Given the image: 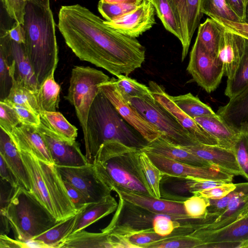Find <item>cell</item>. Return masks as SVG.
<instances>
[{
  "mask_svg": "<svg viewBox=\"0 0 248 248\" xmlns=\"http://www.w3.org/2000/svg\"><path fill=\"white\" fill-rule=\"evenodd\" d=\"M58 28L67 46L82 61L113 75H128L141 67L145 48L135 38L124 35L85 7L62 6Z\"/></svg>",
  "mask_w": 248,
  "mask_h": 248,
  "instance_id": "6da1fadb",
  "label": "cell"
},
{
  "mask_svg": "<svg viewBox=\"0 0 248 248\" xmlns=\"http://www.w3.org/2000/svg\"><path fill=\"white\" fill-rule=\"evenodd\" d=\"M140 152L115 140L101 145L93 164L110 192L119 189L153 196L140 163Z\"/></svg>",
  "mask_w": 248,
  "mask_h": 248,
  "instance_id": "7a4b0ae2",
  "label": "cell"
},
{
  "mask_svg": "<svg viewBox=\"0 0 248 248\" xmlns=\"http://www.w3.org/2000/svg\"><path fill=\"white\" fill-rule=\"evenodd\" d=\"M23 27L25 31L26 53L33 67L38 87L59 61L55 23L50 9L30 1L26 5Z\"/></svg>",
  "mask_w": 248,
  "mask_h": 248,
  "instance_id": "3957f363",
  "label": "cell"
},
{
  "mask_svg": "<svg viewBox=\"0 0 248 248\" xmlns=\"http://www.w3.org/2000/svg\"><path fill=\"white\" fill-rule=\"evenodd\" d=\"M109 140L140 149L148 142L123 118L100 91L88 114L87 136L84 140L85 155L88 163H93L101 145Z\"/></svg>",
  "mask_w": 248,
  "mask_h": 248,
  "instance_id": "277c9868",
  "label": "cell"
},
{
  "mask_svg": "<svg viewBox=\"0 0 248 248\" xmlns=\"http://www.w3.org/2000/svg\"><path fill=\"white\" fill-rule=\"evenodd\" d=\"M28 172L30 191L58 222L77 214L57 166L20 152Z\"/></svg>",
  "mask_w": 248,
  "mask_h": 248,
  "instance_id": "5b68a950",
  "label": "cell"
},
{
  "mask_svg": "<svg viewBox=\"0 0 248 248\" xmlns=\"http://www.w3.org/2000/svg\"><path fill=\"white\" fill-rule=\"evenodd\" d=\"M6 216L15 239L22 241L36 237L58 222L30 191L20 186L15 189Z\"/></svg>",
  "mask_w": 248,
  "mask_h": 248,
  "instance_id": "8992f818",
  "label": "cell"
},
{
  "mask_svg": "<svg viewBox=\"0 0 248 248\" xmlns=\"http://www.w3.org/2000/svg\"><path fill=\"white\" fill-rule=\"evenodd\" d=\"M110 79L102 71L90 66H75L72 69L68 93L65 98L75 108L84 140L87 136L88 114L100 92L98 86Z\"/></svg>",
  "mask_w": 248,
  "mask_h": 248,
  "instance_id": "52a82bcc",
  "label": "cell"
},
{
  "mask_svg": "<svg viewBox=\"0 0 248 248\" xmlns=\"http://www.w3.org/2000/svg\"><path fill=\"white\" fill-rule=\"evenodd\" d=\"M128 102L146 120L156 126L163 133L161 136L171 143L179 146L200 143L174 116L155 100L152 94L133 97Z\"/></svg>",
  "mask_w": 248,
  "mask_h": 248,
  "instance_id": "ba28073f",
  "label": "cell"
},
{
  "mask_svg": "<svg viewBox=\"0 0 248 248\" xmlns=\"http://www.w3.org/2000/svg\"><path fill=\"white\" fill-rule=\"evenodd\" d=\"M186 70L194 81L208 93L216 90L224 75L222 62L209 53L197 37L190 52Z\"/></svg>",
  "mask_w": 248,
  "mask_h": 248,
  "instance_id": "9c48e42d",
  "label": "cell"
},
{
  "mask_svg": "<svg viewBox=\"0 0 248 248\" xmlns=\"http://www.w3.org/2000/svg\"><path fill=\"white\" fill-rule=\"evenodd\" d=\"M189 234L202 241L201 248H248V216L218 229L195 228Z\"/></svg>",
  "mask_w": 248,
  "mask_h": 248,
  "instance_id": "30bf717a",
  "label": "cell"
},
{
  "mask_svg": "<svg viewBox=\"0 0 248 248\" xmlns=\"http://www.w3.org/2000/svg\"><path fill=\"white\" fill-rule=\"evenodd\" d=\"M98 86L99 90L109 100L123 118L148 142L154 141L163 135L156 126L146 120L124 98L115 84L114 78Z\"/></svg>",
  "mask_w": 248,
  "mask_h": 248,
  "instance_id": "8fae6325",
  "label": "cell"
},
{
  "mask_svg": "<svg viewBox=\"0 0 248 248\" xmlns=\"http://www.w3.org/2000/svg\"><path fill=\"white\" fill-rule=\"evenodd\" d=\"M57 167L63 180L80 191L89 203L96 202L110 194L99 177L93 164Z\"/></svg>",
  "mask_w": 248,
  "mask_h": 248,
  "instance_id": "7c38bea8",
  "label": "cell"
},
{
  "mask_svg": "<svg viewBox=\"0 0 248 248\" xmlns=\"http://www.w3.org/2000/svg\"><path fill=\"white\" fill-rule=\"evenodd\" d=\"M164 175L176 178L191 176L200 179L222 180L232 183L234 176L229 174L218 167H198L175 160L165 156L150 152H145Z\"/></svg>",
  "mask_w": 248,
  "mask_h": 248,
  "instance_id": "4fadbf2b",
  "label": "cell"
},
{
  "mask_svg": "<svg viewBox=\"0 0 248 248\" xmlns=\"http://www.w3.org/2000/svg\"><path fill=\"white\" fill-rule=\"evenodd\" d=\"M37 128L57 166L76 167L88 163L76 140L70 141L61 138L42 122Z\"/></svg>",
  "mask_w": 248,
  "mask_h": 248,
  "instance_id": "5bb4252c",
  "label": "cell"
},
{
  "mask_svg": "<svg viewBox=\"0 0 248 248\" xmlns=\"http://www.w3.org/2000/svg\"><path fill=\"white\" fill-rule=\"evenodd\" d=\"M119 199L155 214H165L178 220H193L187 216L183 201L157 198L143 193L115 189Z\"/></svg>",
  "mask_w": 248,
  "mask_h": 248,
  "instance_id": "9a60e30c",
  "label": "cell"
},
{
  "mask_svg": "<svg viewBox=\"0 0 248 248\" xmlns=\"http://www.w3.org/2000/svg\"><path fill=\"white\" fill-rule=\"evenodd\" d=\"M155 14L151 0H143L131 12L112 21H105V23L120 33L136 38L155 23Z\"/></svg>",
  "mask_w": 248,
  "mask_h": 248,
  "instance_id": "2e32d148",
  "label": "cell"
},
{
  "mask_svg": "<svg viewBox=\"0 0 248 248\" xmlns=\"http://www.w3.org/2000/svg\"><path fill=\"white\" fill-rule=\"evenodd\" d=\"M149 87L154 97L169 111L178 122L199 142L218 146L217 140L204 130L195 120L181 109L172 100L165 88L154 81H150Z\"/></svg>",
  "mask_w": 248,
  "mask_h": 248,
  "instance_id": "e0dca14e",
  "label": "cell"
},
{
  "mask_svg": "<svg viewBox=\"0 0 248 248\" xmlns=\"http://www.w3.org/2000/svg\"><path fill=\"white\" fill-rule=\"evenodd\" d=\"M219 25L220 33L217 57L223 64L227 80H230L234 76L242 58L246 39Z\"/></svg>",
  "mask_w": 248,
  "mask_h": 248,
  "instance_id": "ac0fdd59",
  "label": "cell"
},
{
  "mask_svg": "<svg viewBox=\"0 0 248 248\" xmlns=\"http://www.w3.org/2000/svg\"><path fill=\"white\" fill-rule=\"evenodd\" d=\"M175 8L182 32V61L186 58L195 31L200 24L203 14L202 0H171Z\"/></svg>",
  "mask_w": 248,
  "mask_h": 248,
  "instance_id": "d6986e66",
  "label": "cell"
},
{
  "mask_svg": "<svg viewBox=\"0 0 248 248\" xmlns=\"http://www.w3.org/2000/svg\"><path fill=\"white\" fill-rule=\"evenodd\" d=\"M5 132L19 152L31 154L40 160L54 164L37 127L20 124L11 131Z\"/></svg>",
  "mask_w": 248,
  "mask_h": 248,
  "instance_id": "ffe728a7",
  "label": "cell"
},
{
  "mask_svg": "<svg viewBox=\"0 0 248 248\" xmlns=\"http://www.w3.org/2000/svg\"><path fill=\"white\" fill-rule=\"evenodd\" d=\"M187 152L209 162L224 172L234 176L242 173L234 151L217 145L198 143L190 146H181Z\"/></svg>",
  "mask_w": 248,
  "mask_h": 248,
  "instance_id": "44dd1931",
  "label": "cell"
},
{
  "mask_svg": "<svg viewBox=\"0 0 248 248\" xmlns=\"http://www.w3.org/2000/svg\"><path fill=\"white\" fill-rule=\"evenodd\" d=\"M216 113L236 131L248 134V86L220 107Z\"/></svg>",
  "mask_w": 248,
  "mask_h": 248,
  "instance_id": "7402d4cb",
  "label": "cell"
},
{
  "mask_svg": "<svg viewBox=\"0 0 248 248\" xmlns=\"http://www.w3.org/2000/svg\"><path fill=\"white\" fill-rule=\"evenodd\" d=\"M140 150L198 167L213 165L207 161L187 152L181 146L171 143L161 136L152 142H147Z\"/></svg>",
  "mask_w": 248,
  "mask_h": 248,
  "instance_id": "603a6c76",
  "label": "cell"
},
{
  "mask_svg": "<svg viewBox=\"0 0 248 248\" xmlns=\"http://www.w3.org/2000/svg\"><path fill=\"white\" fill-rule=\"evenodd\" d=\"M193 119L217 140L218 146L234 151L240 133L229 126L218 115Z\"/></svg>",
  "mask_w": 248,
  "mask_h": 248,
  "instance_id": "cb8c5ba5",
  "label": "cell"
},
{
  "mask_svg": "<svg viewBox=\"0 0 248 248\" xmlns=\"http://www.w3.org/2000/svg\"><path fill=\"white\" fill-rule=\"evenodd\" d=\"M0 156L18 179L20 186L31 190L28 172L21 158L20 152L8 134L0 128Z\"/></svg>",
  "mask_w": 248,
  "mask_h": 248,
  "instance_id": "d4e9b609",
  "label": "cell"
},
{
  "mask_svg": "<svg viewBox=\"0 0 248 248\" xmlns=\"http://www.w3.org/2000/svg\"><path fill=\"white\" fill-rule=\"evenodd\" d=\"M118 205V203L111 194L96 202L87 204L80 210L71 233L84 230L93 223L111 214L116 211Z\"/></svg>",
  "mask_w": 248,
  "mask_h": 248,
  "instance_id": "484cf974",
  "label": "cell"
},
{
  "mask_svg": "<svg viewBox=\"0 0 248 248\" xmlns=\"http://www.w3.org/2000/svg\"><path fill=\"white\" fill-rule=\"evenodd\" d=\"M10 45L15 63V79L26 88L36 92L38 88L37 78L25 50L24 44L11 40Z\"/></svg>",
  "mask_w": 248,
  "mask_h": 248,
  "instance_id": "4316f807",
  "label": "cell"
},
{
  "mask_svg": "<svg viewBox=\"0 0 248 248\" xmlns=\"http://www.w3.org/2000/svg\"><path fill=\"white\" fill-rule=\"evenodd\" d=\"M0 37V100L8 96L15 74V63L11 49V39L8 29L1 27Z\"/></svg>",
  "mask_w": 248,
  "mask_h": 248,
  "instance_id": "83f0119b",
  "label": "cell"
},
{
  "mask_svg": "<svg viewBox=\"0 0 248 248\" xmlns=\"http://www.w3.org/2000/svg\"><path fill=\"white\" fill-rule=\"evenodd\" d=\"M112 248L109 234L82 230L71 233L59 244L58 248Z\"/></svg>",
  "mask_w": 248,
  "mask_h": 248,
  "instance_id": "f1b7e54d",
  "label": "cell"
},
{
  "mask_svg": "<svg viewBox=\"0 0 248 248\" xmlns=\"http://www.w3.org/2000/svg\"><path fill=\"white\" fill-rule=\"evenodd\" d=\"M248 202V182L236 184L234 194L225 210L213 221L206 224H199L196 227L217 229L223 225Z\"/></svg>",
  "mask_w": 248,
  "mask_h": 248,
  "instance_id": "f546056e",
  "label": "cell"
},
{
  "mask_svg": "<svg viewBox=\"0 0 248 248\" xmlns=\"http://www.w3.org/2000/svg\"><path fill=\"white\" fill-rule=\"evenodd\" d=\"M55 70L47 77L35 92L40 113L45 111H56L59 107L61 87L55 81Z\"/></svg>",
  "mask_w": 248,
  "mask_h": 248,
  "instance_id": "4dcf8cb0",
  "label": "cell"
},
{
  "mask_svg": "<svg viewBox=\"0 0 248 248\" xmlns=\"http://www.w3.org/2000/svg\"><path fill=\"white\" fill-rule=\"evenodd\" d=\"M80 210L77 214L58 222L50 229L32 239L44 243L48 248H58L60 242L72 233Z\"/></svg>",
  "mask_w": 248,
  "mask_h": 248,
  "instance_id": "1f68e13d",
  "label": "cell"
},
{
  "mask_svg": "<svg viewBox=\"0 0 248 248\" xmlns=\"http://www.w3.org/2000/svg\"><path fill=\"white\" fill-rule=\"evenodd\" d=\"M41 122L61 138L70 141L76 140L77 128L69 122L59 111H45L40 113Z\"/></svg>",
  "mask_w": 248,
  "mask_h": 248,
  "instance_id": "d6a6232c",
  "label": "cell"
},
{
  "mask_svg": "<svg viewBox=\"0 0 248 248\" xmlns=\"http://www.w3.org/2000/svg\"><path fill=\"white\" fill-rule=\"evenodd\" d=\"M157 16L165 28L181 42L182 32L179 20L171 0H151Z\"/></svg>",
  "mask_w": 248,
  "mask_h": 248,
  "instance_id": "836d02e7",
  "label": "cell"
},
{
  "mask_svg": "<svg viewBox=\"0 0 248 248\" xmlns=\"http://www.w3.org/2000/svg\"><path fill=\"white\" fill-rule=\"evenodd\" d=\"M170 96L181 109L192 118L197 117L215 116L217 115L210 107L202 102L198 97L194 96L190 93Z\"/></svg>",
  "mask_w": 248,
  "mask_h": 248,
  "instance_id": "e575fe53",
  "label": "cell"
},
{
  "mask_svg": "<svg viewBox=\"0 0 248 248\" xmlns=\"http://www.w3.org/2000/svg\"><path fill=\"white\" fill-rule=\"evenodd\" d=\"M220 33V25L212 18H207L199 26L196 37L209 53L217 57Z\"/></svg>",
  "mask_w": 248,
  "mask_h": 248,
  "instance_id": "d590c367",
  "label": "cell"
},
{
  "mask_svg": "<svg viewBox=\"0 0 248 248\" xmlns=\"http://www.w3.org/2000/svg\"><path fill=\"white\" fill-rule=\"evenodd\" d=\"M14 76L9 94L3 101L22 106L40 114L35 92L26 88L16 80Z\"/></svg>",
  "mask_w": 248,
  "mask_h": 248,
  "instance_id": "8d00e7d4",
  "label": "cell"
},
{
  "mask_svg": "<svg viewBox=\"0 0 248 248\" xmlns=\"http://www.w3.org/2000/svg\"><path fill=\"white\" fill-rule=\"evenodd\" d=\"M248 86V40L246 39L244 52L233 78L227 81L225 94L230 99Z\"/></svg>",
  "mask_w": 248,
  "mask_h": 248,
  "instance_id": "74e56055",
  "label": "cell"
},
{
  "mask_svg": "<svg viewBox=\"0 0 248 248\" xmlns=\"http://www.w3.org/2000/svg\"><path fill=\"white\" fill-rule=\"evenodd\" d=\"M140 163L152 193L153 196L161 198V181L164 176L163 173L150 158L148 155L141 151L139 153Z\"/></svg>",
  "mask_w": 248,
  "mask_h": 248,
  "instance_id": "f35d334b",
  "label": "cell"
},
{
  "mask_svg": "<svg viewBox=\"0 0 248 248\" xmlns=\"http://www.w3.org/2000/svg\"><path fill=\"white\" fill-rule=\"evenodd\" d=\"M203 243L189 233L171 234L162 240L147 245L144 248H201Z\"/></svg>",
  "mask_w": 248,
  "mask_h": 248,
  "instance_id": "ab89813d",
  "label": "cell"
},
{
  "mask_svg": "<svg viewBox=\"0 0 248 248\" xmlns=\"http://www.w3.org/2000/svg\"><path fill=\"white\" fill-rule=\"evenodd\" d=\"M116 86L127 101L133 97H142L152 94L149 87L139 83L127 75H121L114 78Z\"/></svg>",
  "mask_w": 248,
  "mask_h": 248,
  "instance_id": "60d3db41",
  "label": "cell"
},
{
  "mask_svg": "<svg viewBox=\"0 0 248 248\" xmlns=\"http://www.w3.org/2000/svg\"><path fill=\"white\" fill-rule=\"evenodd\" d=\"M202 12L209 17L218 16L229 20L243 22L230 9L226 0H202Z\"/></svg>",
  "mask_w": 248,
  "mask_h": 248,
  "instance_id": "b9f144b4",
  "label": "cell"
},
{
  "mask_svg": "<svg viewBox=\"0 0 248 248\" xmlns=\"http://www.w3.org/2000/svg\"><path fill=\"white\" fill-rule=\"evenodd\" d=\"M187 216L193 220H202L206 218L209 199L201 195L194 194L183 201Z\"/></svg>",
  "mask_w": 248,
  "mask_h": 248,
  "instance_id": "7bdbcfd3",
  "label": "cell"
},
{
  "mask_svg": "<svg viewBox=\"0 0 248 248\" xmlns=\"http://www.w3.org/2000/svg\"><path fill=\"white\" fill-rule=\"evenodd\" d=\"M170 235L162 236L156 233L153 228H149L133 230L126 234L123 235L127 237L129 241L137 248H144V247L147 245L167 238Z\"/></svg>",
  "mask_w": 248,
  "mask_h": 248,
  "instance_id": "ee69618b",
  "label": "cell"
},
{
  "mask_svg": "<svg viewBox=\"0 0 248 248\" xmlns=\"http://www.w3.org/2000/svg\"><path fill=\"white\" fill-rule=\"evenodd\" d=\"M138 5L130 4H113L101 0L97 5L98 10L106 21H111L135 9Z\"/></svg>",
  "mask_w": 248,
  "mask_h": 248,
  "instance_id": "f6af8a7d",
  "label": "cell"
},
{
  "mask_svg": "<svg viewBox=\"0 0 248 248\" xmlns=\"http://www.w3.org/2000/svg\"><path fill=\"white\" fill-rule=\"evenodd\" d=\"M181 223L170 216L165 214H155L154 217L152 228L154 231L162 236L170 235L176 229L181 227Z\"/></svg>",
  "mask_w": 248,
  "mask_h": 248,
  "instance_id": "bcb514c9",
  "label": "cell"
},
{
  "mask_svg": "<svg viewBox=\"0 0 248 248\" xmlns=\"http://www.w3.org/2000/svg\"><path fill=\"white\" fill-rule=\"evenodd\" d=\"M234 152L242 176L248 181V134L240 133Z\"/></svg>",
  "mask_w": 248,
  "mask_h": 248,
  "instance_id": "7dc6e473",
  "label": "cell"
},
{
  "mask_svg": "<svg viewBox=\"0 0 248 248\" xmlns=\"http://www.w3.org/2000/svg\"><path fill=\"white\" fill-rule=\"evenodd\" d=\"M20 124L15 109L3 100L0 101V126L5 131H10Z\"/></svg>",
  "mask_w": 248,
  "mask_h": 248,
  "instance_id": "c3c4849f",
  "label": "cell"
},
{
  "mask_svg": "<svg viewBox=\"0 0 248 248\" xmlns=\"http://www.w3.org/2000/svg\"><path fill=\"white\" fill-rule=\"evenodd\" d=\"M8 16L23 25L25 11L28 0H0Z\"/></svg>",
  "mask_w": 248,
  "mask_h": 248,
  "instance_id": "681fc988",
  "label": "cell"
},
{
  "mask_svg": "<svg viewBox=\"0 0 248 248\" xmlns=\"http://www.w3.org/2000/svg\"><path fill=\"white\" fill-rule=\"evenodd\" d=\"M15 109L20 124L38 127L41 122L40 114L22 106L5 102Z\"/></svg>",
  "mask_w": 248,
  "mask_h": 248,
  "instance_id": "f907efd6",
  "label": "cell"
},
{
  "mask_svg": "<svg viewBox=\"0 0 248 248\" xmlns=\"http://www.w3.org/2000/svg\"><path fill=\"white\" fill-rule=\"evenodd\" d=\"M0 248H47L44 243L34 239L22 241L13 239L7 234H0Z\"/></svg>",
  "mask_w": 248,
  "mask_h": 248,
  "instance_id": "816d5d0a",
  "label": "cell"
},
{
  "mask_svg": "<svg viewBox=\"0 0 248 248\" xmlns=\"http://www.w3.org/2000/svg\"><path fill=\"white\" fill-rule=\"evenodd\" d=\"M210 18L223 26L229 31L248 40V23L232 21L218 16H211Z\"/></svg>",
  "mask_w": 248,
  "mask_h": 248,
  "instance_id": "f5cc1de1",
  "label": "cell"
},
{
  "mask_svg": "<svg viewBox=\"0 0 248 248\" xmlns=\"http://www.w3.org/2000/svg\"><path fill=\"white\" fill-rule=\"evenodd\" d=\"M236 187V184H233L232 182L200 191L194 194L201 195L209 199H219L227 195Z\"/></svg>",
  "mask_w": 248,
  "mask_h": 248,
  "instance_id": "db71d44e",
  "label": "cell"
},
{
  "mask_svg": "<svg viewBox=\"0 0 248 248\" xmlns=\"http://www.w3.org/2000/svg\"><path fill=\"white\" fill-rule=\"evenodd\" d=\"M63 181L70 199L78 211L90 203L87 198L80 191L67 182Z\"/></svg>",
  "mask_w": 248,
  "mask_h": 248,
  "instance_id": "11a10c76",
  "label": "cell"
},
{
  "mask_svg": "<svg viewBox=\"0 0 248 248\" xmlns=\"http://www.w3.org/2000/svg\"><path fill=\"white\" fill-rule=\"evenodd\" d=\"M0 164V179L6 181L14 187L16 188L20 186L18 179L1 156Z\"/></svg>",
  "mask_w": 248,
  "mask_h": 248,
  "instance_id": "9f6ffc18",
  "label": "cell"
},
{
  "mask_svg": "<svg viewBox=\"0 0 248 248\" xmlns=\"http://www.w3.org/2000/svg\"><path fill=\"white\" fill-rule=\"evenodd\" d=\"M8 32L10 39L17 43L24 44L25 43V31L23 25L15 21Z\"/></svg>",
  "mask_w": 248,
  "mask_h": 248,
  "instance_id": "6f0895ef",
  "label": "cell"
},
{
  "mask_svg": "<svg viewBox=\"0 0 248 248\" xmlns=\"http://www.w3.org/2000/svg\"><path fill=\"white\" fill-rule=\"evenodd\" d=\"M230 9L245 22L248 0H226Z\"/></svg>",
  "mask_w": 248,
  "mask_h": 248,
  "instance_id": "680465c9",
  "label": "cell"
},
{
  "mask_svg": "<svg viewBox=\"0 0 248 248\" xmlns=\"http://www.w3.org/2000/svg\"><path fill=\"white\" fill-rule=\"evenodd\" d=\"M11 229L6 216V210H0V234H8Z\"/></svg>",
  "mask_w": 248,
  "mask_h": 248,
  "instance_id": "91938a15",
  "label": "cell"
},
{
  "mask_svg": "<svg viewBox=\"0 0 248 248\" xmlns=\"http://www.w3.org/2000/svg\"><path fill=\"white\" fill-rule=\"evenodd\" d=\"M247 216H248V202L226 222L225 226Z\"/></svg>",
  "mask_w": 248,
  "mask_h": 248,
  "instance_id": "94428289",
  "label": "cell"
},
{
  "mask_svg": "<svg viewBox=\"0 0 248 248\" xmlns=\"http://www.w3.org/2000/svg\"><path fill=\"white\" fill-rule=\"evenodd\" d=\"M101 1L113 4H130L139 5L140 4L143 0H101Z\"/></svg>",
  "mask_w": 248,
  "mask_h": 248,
  "instance_id": "6125c7cd",
  "label": "cell"
},
{
  "mask_svg": "<svg viewBox=\"0 0 248 248\" xmlns=\"http://www.w3.org/2000/svg\"><path fill=\"white\" fill-rule=\"evenodd\" d=\"M36 5L47 9L50 8V0H28Z\"/></svg>",
  "mask_w": 248,
  "mask_h": 248,
  "instance_id": "be15d7a7",
  "label": "cell"
},
{
  "mask_svg": "<svg viewBox=\"0 0 248 248\" xmlns=\"http://www.w3.org/2000/svg\"><path fill=\"white\" fill-rule=\"evenodd\" d=\"M245 22L248 23V5L247 7L246 11V18H245Z\"/></svg>",
  "mask_w": 248,
  "mask_h": 248,
  "instance_id": "e7e4bbea",
  "label": "cell"
}]
</instances>
